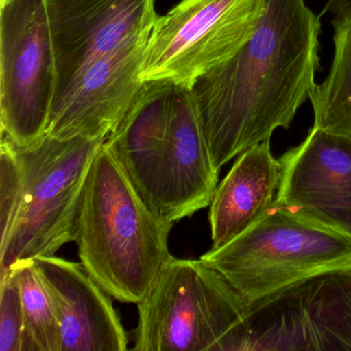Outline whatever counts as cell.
Returning a JSON list of instances; mask_svg holds the SVG:
<instances>
[{
    "label": "cell",
    "instance_id": "obj_1",
    "mask_svg": "<svg viewBox=\"0 0 351 351\" xmlns=\"http://www.w3.org/2000/svg\"><path fill=\"white\" fill-rule=\"evenodd\" d=\"M322 24L305 0H264L258 24L237 53L192 87L213 163L289 129L309 100L320 67Z\"/></svg>",
    "mask_w": 351,
    "mask_h": 351
},
{
    "label": "cell",
    "instance_id": "obj_2",
    "mask_svg": "<svg viewBox=\"0 0 351 351\" xmlns=\"http://www.w3.org/2000/svg\"><path fill=\"white\" fill-rule=\"evenodd\" d=\"M106 143L164 221L174 225L210 205L221 169L209 153L188 86L145 82Z\"/></svg>",
    "mask_w": 351,
    "mask_h": 351
},
{
    "label": "cell",
    "instance_id": "obj_3",
    "mask_svg": "<svg viewBox=\"0 0 351 351\" xmlns=\"http://www.w3.org/2000/svg\"><path fill=\"white\" fill-rule=\"evenodd\" d=\"M173 223L147 204L106 141L90 166L75 243L91 276L122 303L145 297L166 261Z\"/></svg>",
    "mask_w": 351,
    "mask_h": 351
},
{
    "label": "cell",
    "instance_id": "obj_4",
    "mask_svg": "<svg viewBox=\"0 0 351 351\" xmlns=\"http://www.w3.org/2000/svg\"><path fill=\"white\" fill-rule=\"evenodd\" d=\"M200 260L250 304L315 275L351 269V234L274 201L241 235Z\"/></svg>",
    "mask_w": 351,
    "mask_h": 351
},
{
    "label": "cell",
    "instance_id": "obj_5",
    "mask_svg": "<svg viewBox=\"0 0 351 351\" xmlns=\"http://www.w3.org/2000/svg\"><path fill=\"white\" fill-rule=\"evenodd\" d=\"M136 305L137 351H227L248 307L215 269L172 254Z\"/></svg>",
    "mask_w": 351,
    "mask_h": 351
},
{
    "label": "cell",
    "instance_id": "obj_6",
    "mask_svg": "<svg viewBox=\"0 0 351 351\" xmlns=\"http://www.w3.org/2000/svg\"><path fill=\"white\" fill-rule=\"evenodd\" d=\"M106 139H57L46 135L19 149L23 165L21 206L0 244V276L18 261L54 256L75 241L77 215L90 166Z\"/></svg>",
    "mask_w": 351,
    "mask_h": 351
},
{
    "label": "cell",
    "instance_id": "obj_7",
    "mask_svg": "<svg viewBox=\"0 0 351 351\" xmlns=\"http://www.w3.org/2000/svg\"><path fill=\"white\" fill-rule=\"evenodd\" d=\"M351 351V269L315 275L248 304L227 351Z\"/></svg>",
    "mask_w": 351,
    "mask_h": 351
},
{
    "label": "cell",
    "instance_id": "obj_8",
    "mask_svg": "<svg viewBox=\"0 0 351 351\" xmlns=\"http://www.w3.org/2000/svg\"><path fill=\"white\" fill-rule=\"evenodd\" d=\"M56 85L47 0H0L1 136L20 149L42 141Z\"/></svg>",
    "mask_w": 351,
    "mask_h": 351
},
{
    "label": "cell",
    "instance_id": "obj_9",
    "mask_svg": "<svg viewBox=\"0 0 351 351\" xmlns=\"http://www.w3.org/2000/svg\"><path fill=\"white\" fill-rule=\"evenodd\" d=\"M263 1L182 0L158 17L141 80L192 87L247 42L262 14Z\"/></svg>",
    "mask_w": 351,
    "mask_h": 351
},
{
    "label": "cell",
    "instance_id": "obj_10",
    "mask_svg": "<svg viewBox=\"0 0 351 351\" xmlns=\"http://www.w3.org/2000/svg\"><path fill=\"white\" fill-rule=\"evenodd\" d=\"M155 3L156 0H47L57 69L52 110L94 61L151 34L158 19Z\"/></svg>",
    "mask_w": 351,
    "mask_h": 351
},
{
    "label": "cell",
    "instance_id": "obj_11",
    "mask_svg": "<svg viewBox=\"0 0 351 351\" xmlns=\"http://www.w3.org/2000/svg\"><path fill=\"white\" fill-rule=\"evenodd\" d=\"M149 36L89 65L53 108L47 135L57 139H106L122 122L145 84L141 73Z\"/></svg>",
    "mask_w": 351,
    "mask_h": 351
},
{
    "label": "cell",
    "instance_id": "obj_12",
    "mask_svg": "<svg viewBox=\"0 0 351 351\" xmlns=\"http://www.w3.org/2000/svg\"><path fill=\"white\" fill-rule=\"evenodd\" d=\"M279 161L275 202L351 234V141L313 126Z\"/></svg>",
    "mask_w": 351,
    "mask_h": 351
},
{
    "label": "cell",
    "instance_id": "obj_13",
    "mask_svg": "<svg viewBox=\"0 0 351 351\" xmlns=\"http://www.w3.org/2000/svg\"><path fill=\"white\" fill-rule=\"evenodd\" d=\"M54 306L61 351H124L128 335L112 295L82 263L55 256L32 258Z\"/></svg>",
    "mask_w": 351,
    "mask_h": 351
},
{
    "label": "cell",
    "instance_id": "obj_14",
    "mask_svg": "<svg viewBox=\"0 0 351 351\" xmlns=\"http://www.w3.org/2000/svg\"><path fill=\"white\" fill-rule=\"evenodd\" d=\"M280 176L281 163L273 156L270 141L238 156L209 205L211 248L229 243L266 213L276 199Z\"/></svg>",
    "mask_w": 351,
    "mask_h": 351
},
{
    "label": "cell",
    "instance_id": "obj_15",
    "mask_svg": "<svg viewBox=\"0 0 351 351\" xmlns=\"http://www.w3.org/2000/svg\"><path fill=\"white\" fill-rule=\"evenodd\" d=\"M334 58L326 79L315 84L309 100L313 126L351 141V23H332Z\"/></svg>",
    "mask_w": 351,
    "mask_h": 351
},
{
    "label": "cell",
    "instance_id": "obj_16",
    "mask_svg": "<svg viewBox=\"0 0 351 351\" xmlns=\"http://www.w3.org/2000/svg\"><path fill=\"white\" fill-rule=\"evenodd\" d=\"M10 270L17 280L21 295L24 316L22 351H61L60 324L32 260L18 261Z\"/></svg>",
    "mask_w": 351,
    "mask_h": 351
},
{
    "label": "cell",
    "instance_id": "obj_17",
    "mask_svg": "<svg viewBox=\"0 0 351 351\" xmlns=\"http://www.w3.org/2000/svg\"><path fill=\"white\" fill-rule=\"evenodd\" d=\"M23 194V165L19 149L1 136L0 143V219L1 240L5 243L11 234L21 206Z\"/></svg>",
    "mask_w": 351,
    "mask_h": 351
},
{
    "label": "cell",
    "instance_id": "obj_18",
    "mask_svg": "<svg viewBox=\"0 0 351 351\" xmlns=\"http://www.w3.org/2000/svg\"><path fill=\"white\" fill-rule=\"evenodd\" d=\"M23 335L21 295L10 270L0 276V351H22Z\"/></svg>",
    "mask_w": 351,
    "mask_h": 351
},
{
    "label": "cell",
    "instance_id": "obj_19",
    "mask_svg": "<svg viewBox=\"0 0 351 351\" xmlns=\"http://www.w3.org/2000/svg\"><path fill=\"white\" fill-rule=\"evenodd\" d=\"M322 14L332 16V23H351V0H328Z\"/></svg>",
    "mask_w": 351,
    "mask_h": 351
}]
</instances>
